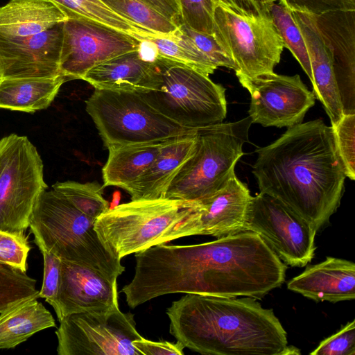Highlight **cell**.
Instances as JSON below:
<instances>
[{"label":"cell","instance_id":"cell-1","mask_svg":"<svg viewBox=\"0 0 355 355\" xmlns=\"http://www.w3.org/2000/svg\"><path fill=\"white\" fill-rule=\"evenodd\" d=\"M130 287L144 304L172 293L261 298L285 280L286 266L255 232L193 245L159 244L135 254Z\"/></svg>","mask_w":355,"mask_h":355},{"label":"cell","instance_id":"cell-2","mask_svg":"<svg viewBox=\"0 0 355 355\" xmlns=\"http://www.w3.org/2000/svg\"><path fill=\"white\" fill-rule=\"evenodd\" d=\"M256 152L252 173L261 193L282 202L317 231L329 222L346 178L331 126L321 119L301 123Z\"/></svg>","mask_w":355,"mask_h":355},{"label":"cell","instance_id":"cell-3","mask_svg":"<svg viewBox=\"0 0 355 355\" xmlns=\"http://www.w3.org/2000/svg\"><path fill=\"white\" fill-rule=\"evenodd\" d=\"M170 334L184 348L209 355H284L286 331L252 297L187 293L166 309Z\"/></svg>","mask_w":355,"mask_h":355},{"label":"cell","instance_id":"cell-4","mask_svg":"<svg viewBox=\"0 0 355 355\" xmlns=\"http://www.w3.org/2000/svg\"><path fill=\"white\" fill-rule=\"evenodd\" d=\"M95 220L52 189L37 198L29 227L37 247L62 261L89 267L116 280L125 268L101 241L94 230Z\"/></svg>","mask_w":355,"mask_h":355},{"label":"cell","instance_id":"cell-5","mask_svg":"<svg viewBox=\"0 0 355 355\" xmlns=\"http://www.w3.org/2000/svg\"><path fill=\"white\" fill-rule=\"evenodd\" d=\"M214 36L236 65V75L273 72L284 48L265 2L216 0Z\"/></svg>","mask_w":355,"mask_h":355},{"label":"cell","instance_id":"cell-6","mask_svg":"<svg viewBox=\"0 0 355 355\" xmlns=\"http://www.w3.org/2000/svg\"><path fill=\"white\" fill-rule=\"evenodd\" d=\"M252 123L248 116L197 129L195 151L172 181L165 198L198 202L224 188L235 175Z\"/></svg>","mask_w":355,"mask_h":355},{"label":"cell","instance_id":"cell-7","mask_svg":"<svg viewBox=\"0 0 355 355\" xmlns=\"http://www.w3.org/2000/svg\"><path fill=\"white\" fill-rule=\"evenodd\" d=\"M196 205V202L168 198L131 200L98 216L94 230L108 250L121 259L159 245Z\"/></svg>","mask_w":355,"mask_h":355},{"label":"cell","instance_id":"cell-8","mask_svg":"<svg viewBox=\"0 0 355 355\" xmlns=\"http://www.w3.org/2000/svg\"><path fill=\"white\" fill-rule=\"evenodd\" d=\"M85 104L107 149L166 139L197 130L182 127L168 118L140 93L95 89Z\"/></svg>","mask_w":355,"mask_h":355},{"label":"cell","instance_id":"cell-9","mask_svg":"<svg viewBox=\"0 0 355 355\" xmlns=\"http://www.w3.org/2000/svg\"><path fill=\"white\" fill-rule=\"evenodd\" d=\"M155 62L160 83L156 89L142 94L156 110L189 129L223 122L227 114L223 85L187 66L161 58Z\"/></svg>","mask_w":355,"mask_h":355},{"label":"cell","instance_id":"cell-10","mask_svg":"<svg viewBox=\"0 0 355 355\" xmlns=\"http://www.w3.org/2000/svg\"><path fill=\"white\" fill-rule=\"evenodd\" d=\"M47 188L43 162L28 138L10 134L0 139V230L24 232Z\"/></svg>","mask_w":355,"mask_h":355},{"label":"cell","instance_id":"cell-11","mask_svg":"<svg viewBox=\"0 0 355 355\" xmlns=\"http://www.w3.org/2000/svg\"><path fill=\"white\" fill-rule=\"evenodd\" d=\"M59 322V355H141L132 344L142 338L134 315L119 306L70 314Z\"/></svg>","mask_w":355,"mask_h":355},{"label":"cell","instance_id":"cell-12","mask_svg":"<svg viewBox=\"0 0 355 355\" xmlns=\"http://www.w3.org/2000/svg\"><path fill=\"white\" fill-rule=\"evenodd\" d=\"M242 231L259 234L285 264L303 267L315 250L317 230L276 198L259 193L252 196Z\"/></svg>","mask_w":355,"mask_h":355},{"label":"cell","instance_id":"cell-13","mask_svg":"<svg viewBox=\"0 0 355 355\" xmlns=\"http://www.w3.org/2000/svg\"><path fill=\"white\" fill-rule=\"evenodd\" d=\"M251 96L249 116L264 127L290 128L302 122L315 96L297 74L271 72L254 77L238 76Z\"/></svg>","mask_w":355,"mask_h":355},{"label":"cell","instance_id":"cell-14","mask_svg":"<svg viewBox=\"0 0 355 355\" xmlns=\"http://www.w3.org/2000/svg\"><path fill=\"white\" fill-rule=\"evenodd\" d=\"M140 40L130 35L87 20L63 22L60 74L67 81L81 79L94 66L137 51Z\"/></svg>","mask_w":355,"mask_h":355},{"label":"cell","instance_id":"cell-15","mask_svg":"<svg viewBox=\"0 0 355 355\" xmlns=\"http://www.w3.org/2000/svg\"><path fill=\"white\" fill-rule=\"evenodd\" d=\"M251 198L247 186L234 175L224 188L196 202L193 211L162 237L159 244L189 236L218 238L241 232Z\"/></svg>","mask_w":355,"mask_h":355},{"label":"cell","instance_id":"cell-16","mask_svg":"<svg viewBox=\"0 0 355 355\" xmlns=\"http://www.w3.org/2000/svg\"><path fill=\"white\" fill-rule=\"evenodd\" d=\"M63 22L37 34L0 35L1 78H53L60 74Z\"/></svg>","mask_w":355,"mask_h":355},{"label":"cell","instance_id":"cell-17","mask_svg":"<svg viewBox=\"0 0 355 355\" xmlns=\"http://www.w3.org/2000/svg\"><path fill=\"white\" fill-rule=\"evenodd\" d=\"M116 280L89 267L61 260V276L55 305L60 321L77 313L118 307Z\"/></svg>","mask_w":355,"mask_h":355},{"label":"cell","instance_id":"cell-18","mask_svg":"<svg viewBox=\"0 0 355 355\" xmlns=\"http://www.w3.org/2000/svg\"><path fill=\"white\" fill-rule=\"evenodd\" d=\"M313 16L331 51L343 114L355 113V10Z\"/></svg>","mask_w":355,"mask_h":355},{"label":"cell","instance_id":"cell-19","mask_svg":"<svg viewBox=\"0 0 355 355\" xmlns=\"http://www.w3.org/2000/svg\"><path fill=\"white\" fill-rule=\"evenodd\" d=\"M309 53L313 94L323 105L331 126L343 116V109L335 78L331 51L311 15L293 12Z\"/></svg>","mask_w":355,"mask_h":355},{"label":"cell","instance_id":"cell-20","mask_svg":"<svg viewBox=\"0 0 355 355\" xmlns=\"http://www.w3.org/2000/svg\"><path fill=\"white\" fill-rule=\"evenodd\" d=\"M82 80L98 89L146 94L157 88L161 76L157 64L143 60L137 50L94 66Z\"/></svg>","mask_w":355,"mask_h":355},{"label":"cell","instance_id":"cell-21","mask_svg":"<svg viewBox=\"0 0 355 355\" xmlns=\"http://www.w3.org/2000/svg\"><path fill=\"white\" fill-rule=\"evenodd\" d=\"M287 288L315 301L338 302L355 298V264L328 257L291 279Z\"/></svg>","mask_w":355,"mask_h":355},{"label":"cell","instance_id":"cell-22","mask_svg":"<svg viewBox=\"0 0 355 355\" xmlns=\"http://www.w3.org/2000/svg\"><path fill=\"white\" fill-rule=\"evenodd\" d=\"M196 130L172 138L150 166L123 189L131 200L165 198L172 181L195 151Z\"/></svg>","mask_w":355,"mask_h":355},{"label":"cell","instance_id":"cell-23","mask_svg":"<svg viewBox=\"0 0 355 355\" xmlns=\"http://www.w3.org/2000/svg\"><path fill=\"white\" fill-rule=\"evenodd\" d=\"M67 19V15L49 0H10L0 6V35H35Z\"/></svg>","mask_w":355,"mask_h":355},{"label":"cell","instance_id":"cell-24","mask_svg":"<svg viewBox=\"0 0 355 355\" xmlns=\"http://www.w3.org/2000/svg\"><path fill=\"white\" fill-rule=\"evenodd\" d=\"M172 138L129 144L108 149L109 155L102 168L103 187L114 186L123 189L150 166Z\"/></svg>","mask_w":355,"mask_h":355},{"label":"cell","instance_id":"cell-25","mask_svg":"<svg viewBox=\"0 0 355 355\" xmlns=\"http://www.w3.org/2000/svg\"><path fill=\"white\" fill-rule=\"evenodd\" d=\"M67 81L53 78H0V108L33 113L46 109Z\"/></svg>","mask_w":355,"mask_h":355},{"label":"cell","instance_id":"cell-26","mask_svg":"<svg viewBox=\"0 0 355 355\" xmlns=\"http://www.w3.org/2000/svg\"><path fill=\"white\" fill-rule=\"evenodd\" d=\"M37 299L26 300L0 313V349L14 348L33 334L56 327L52 314Z\"/></svg>","mask_w":355,"mask_h":355},{"label":"cell","instance_id":"cell-27","mask_svg":"<svg viewBox=\"0 0 355 355\" xmlns=\"http://www.w3.org/2000/svg\"><path fill=\"white\" fill-rule=\"evenodd\" d=\"M49 1L59 8L68 19H83L99 24L139 40L154 34L117 14L101 0Z\"/></svg>","mask_w":355,"mask_h":355},{"label":"cell","instance_id":"cell-28","mask_svg":"<svg viewBox=\"0 0 355 355\" xmlns=\"http://www.w3.org/2000/svg\"><path fill=\"white\" fill-rule=\"evenodd\" d=\"M101 1L117 14L159 36H170L179 26L142 0Z\"/></svg>","mask_w":355,"mask_h":355},{"label":"cell","instance_id":"cell-29","mask_svg":"<svg viewBox=\"0 0 355 355\" xmlns=\"http://www.w3.org/2000/svg\"><path fill=\"white\" fill-rule=\"evenodd\" d=\"M103 187L96 182L72 180L57 182L52 186L79 211L95 220L110 209L109 202L103 197Z\"/></svg>","mask_w":355,"mask_h":355},{"label":"cell","instance_id":"cell-30","mask_svg":"<svg viewBox=\"0 0 355 355\" xmlns=\"http://www.w3.org/2000/svg\"><path fill=\"white\" fill-rule=\"evenodd\" d=\"M266 3L284 47L291 52L312 82L313 76L309 53L302 33L292 13L279 3L277 4L275 2Z\"/></svg>","mask_w":355,"mask_h":355},{"label":"cell","instance_id":"cell-31","mask_svg":"<svg viewBox=\"0 0 355 355\" xmlns=\"http://www.w3.org/2000/svg\"><path fill=\"white\" fill-rule=\"evenodd\" d=\"M36 280L19 269L0 263V313L26 300L38 298Z\"/></svg>","mask_w":355,"mask_h":355},{"label":"cell","instance_id":"cell-32","mask_svg":"<svg viewBox=\"0 0 355 355\" xmlns=\"http://www.w3.org/2000/svg\"><path fill=\"white\" fill-rule=\"evenodd\" d=\"M336 146L343 162L345 176L355 179V113L344 114L331 126Z\"/></svg>","mask_w":355,"mask_h":355},{"label":"cell","instance_id":"cell-33","mask_svg":"<svg viewBox=\"0 0 355 355\" xmlns=\"http://www.w3.org/2000/svg\"><path fill=\"white\" fill-rule=\"evenodd\" d=\"M216 0H178L181 24L214 35V10Z\"/></svg>","mask_w":355,"mask_h":355},{"label":"cell","instance_id":"cell-34","mask_svg":"<svg viewBox=\"0 0 355 355\" xmlns=\"http://www.w3.org/2000/svg\"><path fill=\"white\" fill-rule=\"evenodd\" d=\"M31 246L24 232L0 230V263L26 272Z\"/></svg>","mask_w":355,"mask_h":355},{"label":"cell","instance_id":"cell-35","mask_svg":"<svg viewBox=\"0 0 355 355\" xmlns=\"http://www.w3.org/2000/svg\"><path fill=\"white\" fill-rule=\"evenodd\" d=\"M311 355H354L355 321L347 322L338 332L325 338Z\"/></svg>","mask_w":355,"mask_h":355},{"label":"cell","instance_id":"cell-36","mask_svg":"<svg viewBox=\"0 0 355 355\" xmlns=\"http://www.w3.org/2000/svg\"><path fill=\"white\" fill-rule=\"evenodd\" d=\"M43 256L44 274L38 297L53 306L55 305L61 276V259L42 247H38Z\"/></svg>","mask_w":355,"mask_h":355},{"label":"cell","instance_id":"cell-37","mask_svg":"<svg viewBox=\"0 0 355 355\" xmlns=\"http://www.w3.org/2000/svg\"><path fill=\"white\" fill-rule=\"evenodd\" d=\"M291 12L319 15L338 10H355V0H279Z\"/></svg>","mask_w":355,"mask_h":355},{"label":"cell","instance_id":"cell-38","mask_svg":"<svg viewBox=\"0 0 355 355\" xmlns=\"http://www.w3.org/2000/svg\"><path fill=\"white\" fill-rule=\"evenodd\" d=\"M133 346L141 355H183L184 347L179 342L152 341L144 337L135 340Z\"/></svg>","mask_w":355,"mask_h":355},{"label":"cell","instance_id":"cell-39","mask_svg":"<svg viewBox=\"0 0 355 355\" xmlns=\"http://www.w3.org/2000/svg\"><path fill=\"white\" fill-rule=\"evenodd\" d=\"M178 26L181 24L178 0H142Z\"/></svg>","mask_w":355,"mask_h":355},{"label":"cell","instance_id":"cell-40","mask_svg":"<svg viewBox=\"0 0 355 355\" xmlns=\"http://www.w3.org/2000/svg\"><path fill=\"white\" fill-rule=\"evenodd\" d=\"M262 2L268 3V2H275L277 0H259Z\"/></svg>","mask_w":355,"mask_h":355},{"label":"cell","instance_id":"cell-41","mask_svg":"<svg viewBox=\"0 0 355 355\" xmlns=\"http://www.w3.org/2000/svg\"><path fill=\"white\" fill-rule=\"evenodd\" d=\"M0 78H1V73H0Z\"/></svg>","mask_w":355,"mask_h":355}]
</instances>
